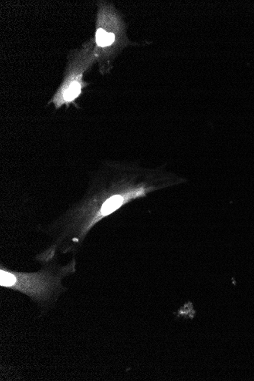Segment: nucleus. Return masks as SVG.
I'll return each instance as SVG.
<instances>
[{"instance_id":"nucleus-4","label":"nucleus","mask_w":254,"mask_h":381,"mask_svg":"<svg viewBox=\"0 0 254 381\" xmlns=\"http://www.w3.org/2000/svg\"><path fill=\"white\" fill-rule=\"evenodd\" d=\"M80 93V85L78 82H75L72 84L69 89L66 90L65 93L64 99L67 102L73 100Z\"/></svg>"},{"instance_id":"nucleus-3","label":"nucleus","mask_w":254,"mask_h":381,"mask_svg":"<svg viewBox=\"0 0 254 381\" xmlns=\"http://www.w3.org/2000/svg\"><path fill=\"white\" fill-rule=\"evenodd\" d=\"M115 35L99 28L96 32V42L99 46H109L114 42Z\"/></svg>"},{"instance_id":"nucleus-2","label":"nucleus","mask_w":254,"mask_h":381,"mask_svg":"<svg viewBox=\"0 0 254 381\" xmlns=\"http://www.w3.org/2000/svg\"><path fill=\"white\" fill-rule=\"evenodd\" d=\"M123 203V198L120 197V196H115V197L109 199L107 201L105 202L102 205V208L100 210L99 218H102L103 216H108V215L111 214L115 210L120 208Z\"/></svg>"},{"instance_id":"nucleus-1","label":"nucleus","mask_w":254,"mask_h":381,"mask_svg":"<svg viewBox=\"0 0 254 381\" xmlns=\"http://www.w3.org/2000/svg\"><path fill=\"white\" fill-rule=\"evenodd\" d=\"M60 275L49 270L35 273H22L0 270V285L19 291L38 303L40 306L48 307L57 300L64 287L61 285Z\"/></svg>"}]
</instances>
